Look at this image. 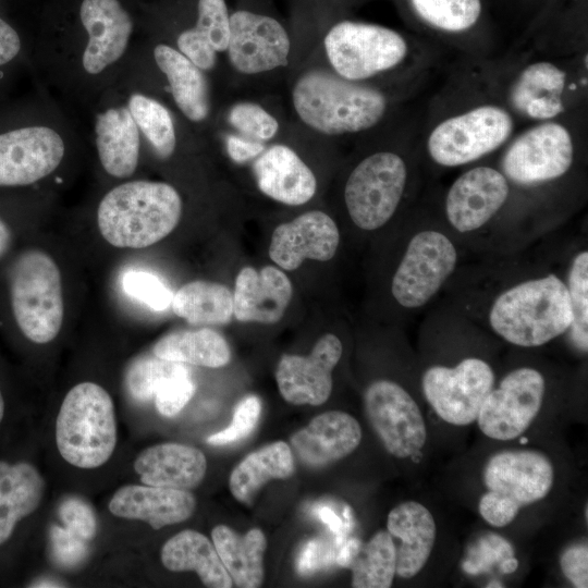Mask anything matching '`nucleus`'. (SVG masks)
I'll use <instances>...</instances> for the list:
<instances>
[{"label": "nucleus", "mask_w": 588, "mask_h": 588, "mask_svg": "<svg viewBox=\"0 0 588 588\" xmlns=\"http://www.w3.org/2000/svg\"><path fill=\"white\" fill-rule=\"evenodd\" d=\"M339 242L333 219L323 211L313 210L274 229L269 256L282 269L295 270L305 259L330 260Z\"/></svg>", "instance_id": "4be33fe9"}, {"label": "nucleus", "mask_w": 588, "mask_h": 588, "mask_svg": "<svg viewBox=\"0 0 588 588\" xmlns=\"http://www.w3.org/2000/svg\"><path fill=\"white\" fill-rule=\"evenodd\" d=\"M290 440L304 464L321 467L351 454L360 443L362 428L350 414L329 411L316 416Z\"/></svg>", "instance_id": "b1692460"}, {"label": "nucleus", "mask_w": 588, "mask_h": 588, "mask_svg": "<svg viewBox=\"0 0 588 588\" xmlns=\"http://www.w3.org/2000/svg\"><path fill=\"white\" fill-rule=\"evenodd\" d=\"M195 509L196 500L188 490L144 483L119 488L109 502L114 516L144 520L156 530L186 520Z\"/></svg>", "instance_id": "393cba45"}, {"label": "nucleus", "mask_w": 588, "mask_h": 588, "mask_svg": "<svg viewBox=\"0 0 588 588\" xmlns=\"http://www.w3.org/2000/svg\"><path fill=\"white\" fill-rule=\"evenodd\" d=\"M254 174L261 193L289 206L306 204L317 189L314 172L292 148L281 144L256 159Z\"/></svg>", "instance_id": "a878e982"}, {"label": "nucleus", "mask_w": 588, "mask_h": 588, "mask_svg": "<svg viewBox=\"0 0 588 588\" xmlns=\"http://www.w3.org/2000/svg\"><path fill=\"white\" fill-rule=\"evenodd\" d=\"M195 390L196 385L191 377V371L170 378L155 395L158 412L167 417L176 415L192 399Z\"/></svg>", "instance_id": "a18cd8bd"}, {"label": "nucleus", "mask_w": 588, "mask_h": 588, "mask_svg": "<svg viewBox=\"0 0 588 588\" xmlns=\"http://www.w3.org/2000/svg\"><path fill=\"white\" fill-rule=\"evenodd\" d=\"M50 539L53 556L61 565H76L86 555V541L66 528L52 525L50 528Z\"/></svg>", "instance_id": "de8ad7c7"}, {"label": "nucleus", "mask_w": 588, "mask_h": 588, "mask_svg": "<svg viewBox=\"0 0 588 588\" xmlns=\"http://www.w3.org/2000/svg\"><path fill=\"white\" fill-rule=\"evenodd\" d=\"M574 159L567 128L547 122L520 134L507 148L502 169L505 177L520 185H534L565 174Z\"/></svg>", "instance_id": "a211bd4d"}, {"label": "nucleus", "mask_w": 588, "mask_h": 588, "mask_svg": "<svg viewBox=\"0 0 588 588\" xmlns=\"http://www.w3.org/2000/svg\"><path fill=\"white\" fill-rule=\"evenodd\" d=\"M457 253L452 241L439 231L415 234L393 275L391 292L405 308L426 305L454 271Z\"/></svg>", "instance_id": "4468645a"}, {"label": "nucleus", "mask_w": 588, "mask_h": 588, "mask_svg": "<svg viewBox=\"0 0 588 588\" xmlns=\"http://www.w3.org/2000/svg\"><path fill=\"white\" fill-rule=\"evenodd\" d=\"M553 479V465L542 452H499L483 468L487 492L479 500V514L489 525L504 527L515 519L522 507L546 498Z\"/></svg>", "instance_id": "6e6552de"}, {"label": "nucleus", "mask_w": 588, "mask_h": 588, "mask_svg": "<svg viewBox=\"0 0 588 588\" xmlns=\"http://www.w3.org/2000/svg\"><path fill=\"white\" fill-rule=\"evenodd\" d=\"M161 562L172 572H196L207 587L233 586L215 546L199 531L186 529L170 538L161 549Z\"/></svg>", "instance_id": "2f4dec72"}, {"label": "nucleus", "mask_w": 588, "mask_h": 588, "mask_svg": "<svg viewBox=\"0 0 588 588\" xmlns=\"http://www.w3.org/2000/svg\"><path fill=\"white\" fill-rule=\"evenodd\" d=\"M544 390L546 382L538 370H512L486 396L476 419L479 429L494 440L518 438L538 415Z\"/></svg>", "instance_id": "dca6fc26"}, {"label": "nucleus", "mask_w": 588, "mask_h": 588, "mask_svg": "<svg viewBox=\"0 0 588 588\" xmlns=\"http://www.w3.org/2000/svg\"><path fill=\"white\" fill-rule=\"evenodd\" d=\"M56 443L69 464L84 469L100 467L117 444L114 405L95 382H81L65 395L56 420Z\"/></svg>", "instance_id": "0eeeda50"}, {"label": "nucleus", "mask_w": 588, "mask_h": 588, "mask_svg": "<svg viewBox=\"0 0 588 588\" xmlns=\"http://www.w3.org/2000/svg\"><path fill=\"white\" fill-rule=\"evenodd\" d=\"M11 306L22 333L46 344L59 334L64 315L59 267L45 252L30 249L17 256L10 274Z\"/></svg>", "instance_id": "1a4fd4ad"}, {"label": "nucleus", "mask_w": 588, "mask_h": 588, "mask_svg": "<svg viewBox=\"0 0 588 588\" xmlns=\"http://www.w3.org/2000/svg\"><path fill=\"white\" fill-rule=\"evenodd\" d=\"M348 567L355 588H389L396 575V550L388 530L377 531L362 543Z\"/></svg>", "instance_id": "e433bc0d"}, {"label": "nucleus", "mask_w": 588, "mask_h": 588, "mask_svg": "<svg viewBox=\"0 0 588 588\" xmlns=\"http://www.w3.org/2000/svg\"><path fill=\"white\" fill-rule=\"evenodd\" d=\"M86 111L88 137L100 169L110 179L131 180L144 157V146L123 91L114 83Z\"/></svg>", "instance_id": "9b49d317"}, {"label": "nucleus", "mask_w": 588, "mask_h": 588, "mask_svg": "<svg viewBox=\"0 0 588 588\" xmlns=\"http://www.w3.org/2000/svg\"><path fill=\"white\" fill-rule=\"evenodd\" d=\"M510 193L507 179L491 167H476L460 175L445 198V212L458 232L485 225L504 205Z\"/></svg>", "instance_id": "412c9836"}, {"label": "nucleus", "mask_w": 588, "mask_h": 588, "mask_svg": "<svg viewBox=\"0 0 588 588\" xmlns=\"http://www.w3.org/2000/svg\"><path fill=\"white\" fill-rule=\"evenodd\" d=\"M228 121L240 133L259 142L273 138L279 131V123L261 106L243 101L230 108Z\"/></svg>", "instance_id": "79ce46f5"}, {"label": "nucleus", "mask_w": 588, "mask_h": 588, "mask_svg": "<svg viewBox=\"0 0 588 588\" xmlns=\"http://www.w3.org/2000/svg\"><path fill=\"white\" fill-rule=\"evenodd\" d=\"M335 561V551L321 538L308 540L299 551L296 569L301 575L314 574Z\"/></svg>", "instance_id": "09e8293b"}, {"label": "nucleus", "mask_w": 588, "mask_h": 588, "mask_svg": "<svg viewBox=\"0 0 588 588\" xmlns=\"http://www.w3.org/2000/svg\"><path fill=\"white\" fill-rule=\"evenodd\" d=\"M406 181V164L394 152L380 151L362 160L344 188L345 205L354 224L366 231L384 225L399 207Z\"/></svg>", "instance_id": "f8f14e48"}, {"label": "nucleus", "mask_w": 588, "mask_h": 588, "mask_svg": "<svg viewBox=\"0 0 588 588\" xmlns=\"http://www.w3.org/2000/svg\"><path fill=\"white\" fill-rule=\"evenodd\" d=\"M139 128L144 155L160 162L171 160L183 137L175 112L155 96L117 81Z\"/></svg>", "instance_id": "c85d7f7f"}, {"label": "nucleus", "mask_w": 588, "mask_h": 588, "mask_svg": "<svg viewBox=\"0 0 588 588\" xmlns=\"http://www.w3.org/2000/svg\"><path fill=\"white\" fill-rule=\"evenodd\" d=\"M23 41L17 30L0 17V70L22 57Z\"/></svg>", "instance_id": "603ef678"}, {"label": "nucleus", "mask_w": 588, "mask_h": 588, "mask_svg": "<svg viewBox=\"0 0 588 588\" xmlns=\"http://www.w3.org/2000/svg\"><path fill=\"white\" fill-rule=\"evenodd\" d=\"M293 473L294 458L290 445L277 441L245 456L233 468L229 488L234 499L250 504L267 482L289 478Z\"/></svg>", "instance_id": "72a5a7b5"}, {"label": "nucleus", "mask_w": 588, "mask_h": 588, "mask_svg": "<svg viewBox=\"0 0 588 588\" xmlns=\"http://www.w3.org/2000/svg\"><path fill=\"white\" fill-rule=\"evenodd\" d=\"M59 516L65 528L85 541L91 540L97 532V518L93 507L83 499H65L59 507Z\"/></svg>", "instance_id": "49530a36"}, {"label": "nucleus", "mask_w": 588, "mask_h": 588, "mask_svg": "<svg viewBox=\"0 0 588 588\" xmlns=\"http://www.w3.org/2000/svg\"><path fill=\"white\" fill-rule=\"evenodd\" d=\"M362 542L358 539H345L335 550V562L342 567H348L352 560L358 552Z\"/></svg>", "instance_id": "5fc2aeb1"}, {"label": "nucleus", "mask_w": 588, "mask_h": 588, "mask_svg": "<svg viewBox=\"0 0 588 588\" xmlns=\"http://www.w3.org/2000/svg\"><path fill=\"white\" fill-rule=\"evenodd\" d=\"M422 392L436 414L455 426H466L477 419L480 407L494 385L490 365L468 357L455 367L432 366L421 380Z\"/></svg>", "instance_id": "2eb2a0df"}, {"label": "nucleus", "mask_w": 588, "mask_h": 588, "mask_svg": "<svg viewBox=\"0 0 588 588\" xmlns=\"http://www.w3.org/2000/svg\"><path fill=\"white\" fill-rule=\"evenodd\" d=\"M44 492V478L32 464L0 461V546L38 509Z\"/></svg>", "instance_id": "7c9ffc66"}, {"label": "nucleus", "mask_w": 588, "mask_h": 588, "mask_svg": "<svg viewBox=\"0 0 588 588\" xmlns=\"http://www.w3.org/2000/svg\"><path fill=\"white\" fill-rule=\"evenodd\" d=\"M261 413V402L256 395H247L235 406L232 422L223 430L208 437L211 445H224L247 437L256 427Z\"/></svg>", "instance_id": "c03bdc74"}, {"label": "nucleus", "mask_w": 588, "mask_h": 588, "mask_svg": "<svg viewBox=\"0 0 588 588\" xmlns=\"http://www.w3.org/2000/svg\"><path fill=\"white\" fill-rule=\"evenodd\" d=\"M12 243V232L0 217V259L8 253Z\"/></svg>", "instance_id": "6e6d98bb"}, {"label": "nucleus", "mask_w": 588, "mask_h": 588, "mask_svg": "<svg viewBox=\"0 0 588 588\" xmlns=\"http://www.w3.org/2000/svg\"><path fill=\"white\" fill-rule=\"evenodd\" d=\"M323 44L335 73L353 82L388 71L407 54V44L397 32L360 22L336 23L327 33Z\"/></svg>", "instance_id": "9d476101"}, {"label": "nucleus", "mask_w": 588, "mask_h": 588, "mask_svg": "<svg viewBox=\"0 0 588 588\" xmlns=\"http://www.w3.org/2000/svg\"><path fill=\"white\" fill-rule=\"evenodd\" d=\"M340 339L326 333L307 356L284 354L277 367L275 380L282 397L294 405H321L332 391V370L342 356Z\"/></svg>", "instance_id": "aec40b11"}, {"label": "nucleus", "mask_w": 588, "mask_h": 588, "mask_svg": "<svg viewBox=\"0 0 588 588\" xmlns=\"http://www.w3.org/2000/svg\"><path fill=\"white\" fill-rule=\"evenodd\" d=\"M517 567V561L512 559L504 564L503 572L511 573Z\"/></svg>", "instance_id": "4d7b16f0"}, {"label": "nucleus", "mask_w": 588, "mask_h": 588, "mask_svg": "<svg viewBox=\"0 0 588 588\" xmlns=\"http://www.w3.org/2000/svg\"><path fill=\"white\" fill-rule=\"evenodd\" d=\"M83 137L65 106L45 88L25 122L0 131V187L30 186L49 179Z\"/></svg>", "instance_id": "f03ea898"}, {"label": "nucleus", "mask_w": 588, "mask_h": 588, "mask_svg": "<svg viewBox=\"0 0 588 588\" xmlns=\"http://www.w3.org/2000/svg\"><path fill=\"white\" fill-rule=\"evenodd\" d=\"M316 515L334 535L335 549L342 544L346 538L348 530L352 527V516L350 509L346 507L343 512V518L340 517L335 511L327 504H317L313 511Z\"/></svg>", "instance_id": "3c124183"}, {"label": "nucleus", "mask_w": 588, "mask_h": 588, "mask_svg": "<svg viewBox=\"0 0 588 588\" xmlns=\"http://www.w3.org/2000/svg\"><path fill=\"white\" fill-rule=\"evenodd\" d=\"M573 320L566 284L555 274L530 279L502 292L489 313L492 330L506 342L541 346L563 334Z\"/></svg>", "instance_id": "39448f33"}, {"label": "nucleus", "mask_w": 588, "mask_h": 588, "mask_svg": "<svg viewBox=\"0 0 588 588\" xmlns=\"http://www.w3.org/2000/svg\"><path fill=\"white\" fill-rule=\"evenodd\" d=\"M173 313L193 326H220L233 316V294L224 284L197 280L184 284L172 297Z\"/></svg>", "instance_id": "f704fd0d"}, {"label": "nucleus", "mask_w": 588, "mask_h": 588, "mask_svg": "<svg viewBox=\"0 0 588 588\" xmlns=\"http://www.w3.org/2000/svg\"><path fill=\"white\" fill-rule=\"evenodd\" d=\"M567 290L573 320L569 326L572 340L577 348L588 350V252H580L573 259L568 272Z\"/></svg>", "instance_id": "ea45409f"}, {"label": "nucleus", "mask_w": 588, "mask_h": 588, "mask_svg": "<svg viewBox=\"0 0 588 588\" xmlns=\"http://www.w3.org/2000/svg\"><path fill=\"white\" fill-rule=\"evenodd\" d=\"M72 13L70 21L47 24L36 60L46 88L86 111L120 77L136 21L121 0H78Z\"/></svg>", "instance_id": "f257e3e1"}, {"label": "nucleus", "mask_w": 588, "mask_h": 588, "mask_svg": "<svg viewBox=\"0 0 588 588\" xmlns=\"http://www.w3.org/2000/svg\"><path fill=\"white\" fill-rule=\"evenodd\" d=\"M33 587H61V585H58L56 581L45 580L38 581L37 585H33Z\"/></svg>", "instance_id": "13d9d810"}, {"label": "nucleus", "mask_w": 588, "mask_h": 588, "mask_svg": "<svg viewBox=\"0 0 588 588\" xmlns=\"http://www.w3.org/2000/svg\"><path fill=\"white\" fill-rule=\"evenodd\" d=\"M513 126V119L505 109L479 106L438 124L428 137L427 148L440 166L466 164L503 145Z\"/></svg>", "instance_id": "ddd939ff"}, {"label": "nucleus", "mask_w": 588, "mask_h": 588, "mask_svg": "<svg viewBox=\"0 0 588 588\" xmlns=\"http://www.w3.org/2000/svg\"><path fill=\"white\" fill-rule=\"evenodd\" d=\"M226 150L235 162H245L261 155L266 148L259 140L230 135L226 137Z\"/></svg>", "instance_id": "864d4df0"}, {"label": "nucleus", "mask_w": 588, "mask_h": 588, "mask_svg": "<svg viewBox=\"0 0 588 588\" xmlns=\"http://www.w3.org/2000/svg\"><path fill=\"white\" fill-rule=\"evenodd\" d=\"M367 418L391 455L413 456L425 445L427 430L421 412L411 394L391 380H377L364 393Z\"/></svg>", "instance_id": "f3484780"}, {"label": "nucleus", "mask_w": 588, "mask_h": 588, "mask_svg": "<svg viewBox=\"0 0 588 588\" xmlns=\"http://www.w3.org/2000/svg\"><path fill=\"white\" fill-rule=\"evenodd\" d=\"M211 538L222 564L236 587L261 586L267 540L260 529L254 528L238 535L225 525H217L211 531Z\"/></svg>", "instance_id": "473e14b6"}, {"label": "nucleus", "mask_w": 588, "mask_h": 588, "mask_svg": "<svg viewBox=\"0 0 588 588\" xmlns=\"http://www.w3.org/2000/svg\"><path fill=\"white\" fill-rule=\"evenodd\" d=\"M144 485L189 490L205 478L207 460L197 448L181 443L149 446L134 461Z\"/></svg>", "instance_id": "bb28decb"}, {"label": "nucleus", "mask_w": 588, "mask_h": 588, "mask_svg": "<svg viewBox=\"0 0 588 588\" xmlns=\"http://www.w3.org/2000/svg\"><path fill=\"white\" fill-rule=\"evenodd\" d=\"M564 576L576 588L588 587V547L577 542L565 549L560 558Z\"/></svg>", "instance_id": "8fccbe9b"}, {"label": "nucleus", "mask_w": 588, "mask_h": 588, "mask_svg": "<svg viewBox=\"0 0 588 588\" xmlns=\"http://www.w3.org/2000/svg\"><path fill=\"white\" fill-rule=\"evenodd\" d=\"M123 289L154 310L161 311L169 307L173 294L155 274L146 271H128L123 278Z\"/></svg>", "instance_id": "37998d69"}, {"label": "nucleus", "mask_w": 588, "mask_h": 588, "mask_svg": "<svg viewBox=\"0 0 588 588\" xmlns=\"http://www.w3.org/2000/svg\"><path fill=\"white\" fill-rule=\"evenodd\" d=\"M189 371L185 364L154 356L135 360L127 369L125 382L131 395L140 402L155 397L170 378Z\"/></svg>", "instance_id": "58836bf2"}, {"label": "nucleus", "mask_w": 588, "mask_h": 588, "mask_svg": "<svg viewBox=\"0 0 588 588\" xmlns=\"http://www.w3.org/2000/svg\"><path fill=\"white\" fill-rule=\"evenodd\" d=\"M182 211V197L172 184L126 180L102 195L96 216L100 234L109 244L144 248L169 235Z\"/></svg>", "instance_id": "7ed1b4c3"}, {"label": "nucleus", "mask_w": 588, "mask_h": 588, "mask_svg": "<svg viewBox=\"0 0 588 588\" xmlns=\"http://www.w3.org/2000/svg\"><path fill=\"white\" fill-rule=\"evenodd\" d=\"M292 102L306 125L327 135L371 128L387 109V99L378 89L322 70L299 76L292 89Z\"/></svg>", "instance_id": "423d86ee"}, {"label": "nucleus", "mask_w": 588, "mask_h": 588, "mask_svg": "<svg viewBox=\"0 0 588 588\" xmlns=\"http://www.w3.org/2000/svg\"><path fill=\"white\" fill-rule=\"evenodd\" d=\"M290 279L280 269L266 266L260 271L244 267L236 275L233 315L238 321L275 323L292 298Z\"/></svg>", "instance_id": "5701e85b"}, {"label": "nucleus", "mask_w": 588, "mask_h": 588, "mask_svg": "<svg viewBox=\"0 0 588 588\" xmlns=\"http://www.w3.org/2000/svg\"><path fill=\"white\" fill-rule=\"evenodd\" d=\"M290 50V37L275 19L246 10L230 15L226 52L237 72L259 74L285 66Z\"/></svg>", "instance_id": "6ab92c4d"}, {"label": "nucleus", "mask_w": 588, "mask_h": 588, "mask_svg": "<svg viewBox=\"0 0 588 588\" xmlns=\"http://www.w3.org/2000/svg\"><path fill=\"white\" fill-rule=\"evenodd\" d=\"M566 74L551 62L527 65L515 79L510 99L520 114L535 120H549L564 111L562 95Z\"/></svg>", "instance_id": "c756f323"}, {"label": "nucleus", "mask_w": 588, "mask_h": 588, "mask_svg": "<svg viewBox=\"0 0 588 588\" xmlns=\"http://www.w3.org/2000/svg\"><path fill=\"white\" fill-rule=\"evenodd\" d=\"M3 415H4V401H3V396L1 394V391H0V424L3 419Z\"/></svg>", "instance_id": "bf43d9fd"}, {"label": "nucleus", "mask_w": 588, "mask_h": 588, "mask_svg": "<svg viewBox=\"0 0 588 588\" xmlns=\"http://www.w3.org/2000/svg\"><path fill=\"white\" fill-rule=\"evenodd\" d=\"M387 530L400 540L396 550V575L412 578L427 563L436 541V523L430 511L419 502L406 501L388 515Z\"/></svg>", "instance_id": "cd10ccee"}, {"label": "nucleus", "mask_w": 588, "mask_h": 588, "mask_svg": "<svg viewBox=\"0 0 588 588\" xmlns=\"http://www.w3.org/2000/svg\"><path fill=\"white\" fill-rule=\"evenodd\" d=\"M418 16L429 25L451 33L473 27L481 13L480 0H411Z\"/></svg>", "instance_id": "4c0bfd02"}, {"label": "nucleus", "mask_w": 588, "mask_h": 588, "mask_svg": "<svg viewBox=\"0 0 588 588\" xmlns=\"http://www.w3.org/2000/svg\"><path fill=\"white\" fill-rule=\"evenodd\" d=\"M219 53L228 49L230 14L225 0H198L193 26Z\"/></svg>", "instance_id": "a19ab883"}, {"label": "nucleus", "mask_w": 588, "mask_h": 588, "mask_svg": "<svg viewBox=\"0 0 588 588\" xmlns=\"http://www.w3.org/2000/svg\"><path fill=\"white\" fill-rule=\"evenodd\" d=\"M118 81L160 99L168 96L180 117L192 125L206 123L211 95L206 72L172 45L151 37L135 39Z\"/></svg>", "instance_id": "20e7f679"}, {"label": "nucleus", "mask_w": 588, "mask_h": 588, "mask_svg": "<svg viewBox=\"0 0 588 588\" xmlns=\"http://www.w3.org/2000/svg\"><path fill=\"white\" fill-rule=\"evenodd\" d=\"M154 354L163 359L208 368L225 366L231 359L226 340L210 329L169 333L155 344Z\"/></svg>", "instance_id": "c9c22d12"}]
</instances>
